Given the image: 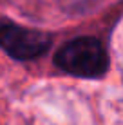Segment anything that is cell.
Here are the masks:
<instances>
[{"label": "cell", "mask_w": 123, "mask_h": 125, "mask_svg": "<svg viewBox=\"0 0 123 125\" xmlns=\"http://www.w3.org/2000/svg\"><path fill=\"white\" fill-rule=\"evenodd\" d=\"M54 63L65 73L83 78H98L107 71V53L100 40L80 36L67 42L54 56Z\"/></svg>", "instance_id": "6da1fadb"}, {"label": "cell", "mask_w": 123, "mask_h": 125, "mask_svg": "<svg viewBox=\"0 0 123 125\" xmlns=\"http://www.w3.org/2000/svg\"><path fill=\"white\" fill-rule=\"evenodd\" d=\"M51 40L47 34L25 29L20 25L2 24L0 25V45L15 58L29 60L42 54L49 47Z\"/></svg>", "instance_id": "7a4b0ae2"}]
</instances>
